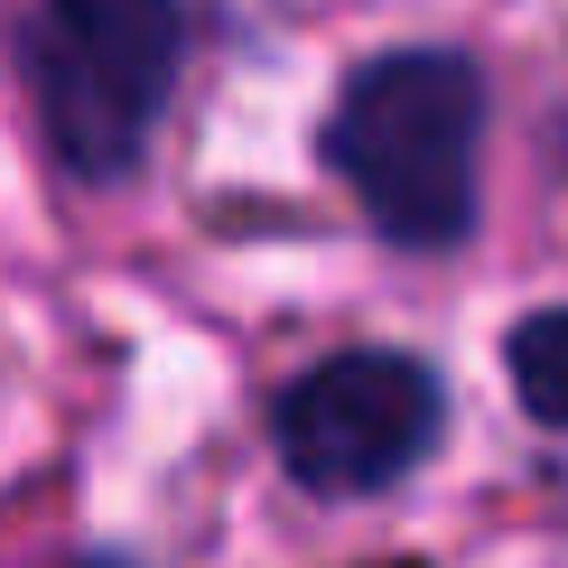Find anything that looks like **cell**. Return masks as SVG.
Masks as SVG:
<instances>
[{"instance_id":"277c9868","label":"cell","mask_w":568,"mask_h":568,"mask_svg":"<svg viewBox=\"0 0 568 568\" xmlns=\"http://www.w3.org/2000/svg\"><path fill=\"white\" fill-rule=\"evenodd\" d=\"M504 373H513V400L540 429H568V307H540V317L513 326Z\"/></svg>"},{"instance_id":"7a4b0ae2","label":"cell","mask_w":568,"mask_h":568,"mask_svg":"<svg viewBox=\"0 0 568 568\" xmlns=\"http://www.w3.org/2000/svg\"><path fill=\"white\" fill-rule=\"evenodd\" d=\"M178 57H186L178 0H38L19 65H29L47 150L93 186L131 178L159 112H169Z\"/></svg>"},{"instance_id":"3957f363","label":"cell","mask_w":568,"mask_h":568,"mask_svg":"<svg viewBox=\"0 0 568 568\" xmlns=\"http://www.w3.org/2000/svg\"><path fill=\"white\" fill-rule=\"evenodd\" d=\"M447 429V392L419 354L392 345H354L326 354L317 373H298L271 410V447L280 466L326 494V504H364V494H392L400 476L429 466V447Z\"/></svg>"},{"instance_id":"6da1fadb","label":"cell","mask_w":568,"mask_h":568,"mask_svg":"<svg viewBox=\"0 0 568 568\" xmlns=\"http://www.w3.org/2000/svg\"><path fill=\"white\" fill-rule=\"evenodd\" d=\"M485 75L457 47H392L354 65L326 112V169L364 196L373 233L400 252H457L476 233Z\"/></svg>"}]
</instances>
